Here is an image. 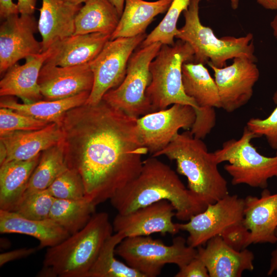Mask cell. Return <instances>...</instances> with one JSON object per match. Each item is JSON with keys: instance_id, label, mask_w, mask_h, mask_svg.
I'll use <instances>...</instances> for the list:
<instances>
[{"instance_id": "cell-1", "label": "cell", "mask_w": 277, "mask_h": 277, "mask_svg": "<svg viewBox=\"0 0 277 277\" xmlns=\"http://www.w3.org/2000/svg\"><path fill=\"white\" fill-rule=\"evenodd\" d=\"M137 118L102 100L69 110L59 124L67 166L81 176L85 197L95 206L110 200L141 171L148 151Z\"/></svg>"}, {"instance_id": "cell-2", "label": "cell", "mask_w": 277, "mask_h": 277, "mask_svg": "<svg viewBox=\"0 0 277 277\" xmlns=\"http://www.w3.org/2000/svg\"><path fill=\"white\" fill-rule=\"evenodd\" d=\"M162 200L170 202L176 217L184 222L206 208L193 197L173 170L152 156L143 161L137 177L110 200L122 214Z\"/></svg>"}, {"instance_id": "cell-3", "label": "cell", "mask_w": 277, "mask_h": 277, "mask_svg": "<svg viewBox=\"0 0 277 277\" xmlns=\"http://www.w3.org/2000/svg\"><path fill=\"white\" fill-rule=\"evenodd\" d=\"M175 161L179 173L186 177L188 189L206 207L229 194L227 182L220 173L214 153L190 131L178 133L163 150L151 155Z\"/></svg>"}, {"instance_id": "cell-4", "label": "cell", "mask_w": 277, "mask_h": 277, "mask_svg": "<svg viewBox=\"0 0 277 277\" xmlns=\"http://www.w3.org/2000/svg\"><path fill=\"white\" fill-rule=\"evenodd\" d=\"M113 231L107 213H95L83 229L48 248L38 276L87 277Z\"/></svg>"}, {"instance_id": "cell-5", "label": "cell", "mask_w": 277, "mask_h": 277, "mask_svg": "<svg viewBox=\"0 0 277 277\" xmlns=\"http://www.w3.org/2000/svg\"><path fill=\"white\" fill-rule=\"evenodd\" d=\"M201 1L190 0L188 8L183 12L184 25L179 29L175 36L191 46L194 51V62L208 63L222 68L226 66L228 60L239 56H247L256 62L253 35L249 33L240 37L227 36L218 38L211 28L201 22Z\"/></svg>"}, {"instance_id": "cell-6", "label": "cell", "mask_w": 277, "mask_h": 277, "mask_svg": "<svg viewBox=\"0 0 277 277\" xmlns=\"http://www.w3.org/2000/svg\"><path fill=\"white\" fill-rule=\"evenodd\" d=\"M193 60L194 51L188 43L178 39L173 45L162 44L150 63L151 81L146 92L153 112L180 104L192 107L196 117L200 114L198 106L185 93L182 82L183 64Z\"/></svg>"}, {"instance_id": "cell-7", "label": "cell", "mask_w": 277, "mask_h": 277, "mask_svg": "<svg viewBox=\"0 0 277 277\" xmlns=\"http://www.w3.org/2000/svg\"><path fill=\"white\" fill-rule=\"evenodd\" d=\"M256 137L246 126L239 139L224 142L221 149L213 152L218 164L228 162L224 168L231 176L233 185L245 184L264 189L269 179L277 177V154L273 157L260 154L251 143Z\"/></svg>"}, {"instance_id": "cell-8", "label": "cell", "mask_w": 277, "mask_h": 277, "mask_svg": "<svg viewBox=\"0 0 277 277\" xmlns=\"http://www.w3.org/2000/svg\"><path fill=\"white\" fill-rule=\"evenodd\" d=\"M197 249L188 246L182 236L175 238L170 245L150 235L124 238L116 246L115 253L130 267L144 277H156L168 264L183 267L197 255Z\"/></svg>"}, {"instance_id": "cell-9", "label": "cell", "mask_w": 277, "mask_h": 277, "mask_svg": "<svg viewBox=\"0 0 277 277\" xmlns=\"http://www.w3.org/2000/svg\"><path fill=\"white\" fill-rule=\"evenodd\" d=\"M162 45L160 42L154 43L140 47L133 53L128 63L124 80L118 87L108 91L102 100L136 118L153 112L146 92L151 81L150 63Z\"/></svg>"}, {"instance_id": "cell-10", "label": "cell", "mask_w": 277, "mask_h": 277, "mask_svg": "<svg viewBox=\"0 0 277 277\" xmlns=\"http://www.w3.org/2000/svg\"><path fill=\"white\" fill-rule=\"evenodd\" d=\"M146 36L145 33L133 37H118L106 43L99 54L89 63L94 82L85 104L98 103L108 91L122 83L131 55Z\"/></svg>"}, {"instance_id": "cell-11", "label": "cell", "mask_w": 277, "mask_h": 277, "mask_svg": "<svg viewBox=\"0 0 277 277\" xmlns=\"http://www.w3.org/2000/svg\"><path fill=\"white\" fill-rule=\"evenodd\" d=\"M244 208V199L229 193L208 205L186 222L177 225L179 230L188 233L187 245L197 248L211 238L221 235L229 227L242 223Z\"/></svg>"}, {"instance_id": "cell-12", "label": "cell", "mask_w": 277, "mask_h": 277, "mask_svg": "<svg viewBox=\"0 0 277 277\" xmlns=\"http://www.w3.org/2000/svg\"><path fill=\"white\" fill-rule=\"evenodd\" d=\"M202 63H185L182 67V82L185 93L196 103L200 114L189 130L193 136L203 140L214 127V108H221L218 88L214 79Z\"/></svg>"}, {"instance_id": "cell-13", "label": "cell", "mask_w": 277, "mask_h": 277, "mask_svg": "<svg viewBox=\"0 0 277 277\" xmlns=\"http://www.w3.org/2000/svg\"><path fill=\"white\" fill-rule=\"evenodd\" d=\"M195 117L192 107L180 104L142 116L136 121L141 142L152 155L168 146L180 129L190 130Z\"/></svg>"}, {"instance_id": "cell-14", "label": "cell", "mask_w": 277, "mask_h": 277, "mask_svg": "<svg viewBox=\"0 0 277 277\" xmlns=\"http://www.w3.org/2000/svg\"><path fill=\"white\" fill-rule=\"evenodd\" d=\"M233 60L230 65L222 68L208 63L214 72L221 108L227 112H233L249 102L260 77L256 61L247 56Z\"/></svg>"}, {"instance_id": "cell-15", "label": "cell", "mask_w": 277, "mask_h": 277, "mask_svg": "<svg viewBox=\"0 0 277 277\" xmlns=\"http://www.w3.org/2000/svg\"><path fill=\"white\" fill-rule=\"evenodd\" d=\"M38 30L33 15L14 14L3 21L0 26V73H3L22 58L42 51L41 42L34 33Z\"/></svg>"}, {"instance_id": "cell-16", "label": "cell", "mask_w": 277, "mask_h": 277, "mask_svg": "<svg viewBox=\"0 0 277 277\" xmlns=\"http://www.w3.org/2000/svg\"><path fill=\"white\" fill-rule=\"evenodd\" d=\"M175 209L170 202L162 200L126 214H117L112 222L113 231L125 238L148 236L155 233L174 235L180 231L172 219Z\"/></svg>"}, {"instance_id": "cell-17", "label": "cell", "mask_w": 277, "mask_h": 277, "mask_svg": "<svg viewBox=\"0 0 277 277\" xmlns=\"http://www.w3.org/2000/svg\"><path fill=\"white\" fill-rule=\"evenodd\" d=\"M94 77L89 63L62 67L45 63L38 84L45 100L70 97L92 89Z\"/></svg>"}, {"instance_id": "cell-18", "label": "cell", "mask_w": 277, "mask_h": 277, "mask_svg": "<svg viewBox=\"0 0 277 277\" xmlns=\"http://www.w3.org/2000/svg\"><path fill=\"white\" fill-rule=\"evenodd\" d=\"M205 245L197 248L196 257L206 266L209 277H241L244 271L254 269V255L247 248L236 250L221 235L211 238Z\"/></svg>"}, {"instance_id": "cell-19", "label": "cell", "mask_w": 277, "mask_h": 277, "mask_svg": "<svg viewBox=\"0 0 277 277\" xmlns=\"http://www.w3.org/2000/svg\"><path fill=\"white\" fill-rule=\"evenodd\" d=\"M242 224L249 231L248 246L256 244H275L277 229V193L267 188L261 196L244 199Z\"/></svg>"}, {"instance_id": "cell-20", "label": "cell", "mask_w": 277, "mask_h": 277, "mask_svg": "<svg viewBox=\"0 0 277 277\" xmlns=\"http://www.w3.org/2000/svg\"><path fill=\"white\" fill-rule=\"evenodd\" d=\"M55 45L37 55L27 57L23 65L14 64L6 72L0 81V95L17 96L24 103L44 100L38 84L41 69L53 53Z\"/></svg>"}, {"instance_id": "cell-21", "label": "cell", "mask_w": 277, "mask_h": 277, "mask_svg": "<svg viewBox=\"0 0 277 277\" xmlns=\"http://www.w3.org/2000/svg\"><path fill=\"white\" fill-rule=\"evenodd\" d=\"M62 138L61 126L56 123L41 129L16 131L1 135L0 142L7 152L4 163L30 160L60 143Z\"/></svg>"}, {"instance_id": "cell-22", "label": "cell", "mask_w": 277, "mask_h": 277, "mask_svg": "<svg viewBox=\"0 0 277 277\" xmlns=\"http://www.w3.org/2000/svg\"><path fill=\"white\" fill-rule=\"evenodd\" d=\"M38 31L42 37V51L74 34L75 16L81 5L65 0H42Z\"/></svg>"}, {"instance_id": "cell-23", "label": "cell", "mask_w": 277, "mask_h": 277, "mask_svg": "<svg viewBox=\"0 0 277 277\" xmlns=\"http://www.w3.org/2000/svg\"><path fill=\"white\" fill-rule=\"evenodd\" d=\"M110 37L102 33L72 34L54 44V52L45 63L62 67L89 63Z\"/></svg>"}, {"instance_id": "cell-24", "label": "cell", "mask_w": 277, "mask_h": 277, "mask_svg": "<svg viewBox=\"0 0 277 277\" xmlns=\"http://www.w3.org/2000/svg\"><path fill=\"white\" fill-rule=\"evenodd\" d=\"M0 232L31 236L39 241L38 249L55 246L70 235L64 228L49 218L32 220L14 211L3 210H0Z\"/></svg>"}, {"instance_id": "cell-25", "label": "cell", "mask_w": 277, "mask_h": 277, "mask_svg": "<svg viewBox=\"0 0 277 277\" xmlns=\"http://www.w3.org/2000/svg\"><path fill=\"white\" fill-rule=\"evenodd\" d=\"M42 153L29 160L11 161L1 165L0 210H14L24 196Z\"/></svg>"}, {"instance_id": "cell-26", "label": "cell", "mask_w": 277, "mask_h": 277, "mask_svg": "<svg viewBox=\"0 0 277 277\" xmlns=\"http://www.w3.org/2000/svg\"><path fill=\"white\" fill-rule=\"evenodd\" d=\"M173 0H125L123 13L110 39L130 37L145 33L157 15L166 12Z\"/></svg>"}, {"instance_id": "cell-27", "label": "cell", "mask_w": 277, "mask_h": 277, "mask_svg": "<svg viewBox=\"0 0 277 277\" xmlns=\"http://www.w3.org/2000/svg\"><path fill=\"white\" fill-rule=\"evenodd\" d=\"M90 92L57 100H41L30 103H19L11 96H2L0 107L11 109L37 120L60 124L69 110L86 103Z\"/></svg>"}, {"instance_id": "cell-28", "label": "cell", "mask_w": 277, "mask_h": 277, "mask_svg": "<svg viewBox=\"0 0 277 277\" xmlns=\"http://www.w3.org/2000/svg\"><path fill=\"white\" fill-rule=\"evenodd\" d=\"M120 18L109 0H87L75 16L73 34L102 33L111 35Z\"/></svg>"}, {"instance_id": "cell-29", "label": "cell", "mask_w": 277, "mask_h": 277, "mask_svg": "<svg viewBox=\"0 0 277 277\" xmlns=\"http://www.w3.org/2000/svg\"><path fill=\"white\" fill-rule=\"evenodd\" d=\"M96 206L86 197L74 200L55 199L49 218L72 234L87 224L95 213Z\"/></svg>"}, {"instance_id": "cell-30", "label": "cell", "mask_w": 277, "mask_h": 277, "mask_svg": "<svg viewBox=\"0 0 277 277\" xmlns=\"http://www.w3.org/2000/svg\"><path fill=\"white\" fill-rule=\"evenodd\" d=\"M67 168L61 141L42 152L24 195L47 189Z\"/></svg>"}, {"instance_id": "cell-31", "label": "cell", "mask_w": 277, "mask_h": 277, "mask_svg": "<svg viewBox=\"0 0 277 277\" xmlns=\"http://www.w3.org/2000/svg\"><path fill=\"white\" fill-rule=\"evenodd\" d=\"M124 238L123 234L115 232L107 239L87 277H144L141 273L115 258V248Z\"/></svg>"}, {"instance_id": "cell-32", "label": "cell", "mask_w": 277, "mask_h": 277, "mask_svg": "<svg viewBox=\"0 0 277 277\" xmlns=\"http://www.w3.org/2000/svg\"><path fill=\"white\" fill-rule=\"evenodd\" d=\"M190 0H173L167 13L160 24L147 35L141 44V47L156 42L163 45H173L174 39L178 34L177 23L179 17L186 10Z\"/></svg>"}, {"instance_id": "cell-33", "label": "cell", "mask_w": 277, "mask_h": 277, "mask_svg": "<svg viewBox=\"0 0 277 277\" xmlns=\"http://www.w3.org/2000/svg\"><path fill=\"white\" fill-rule=\"evenodd\" d=\"M55 199L47 189L34 192L24 195L13 211L29 219H46Z\"/></svg>"}, {"instance_id": "cell-34", "label": "cell", "mask_w": 277, "mask_h": 277, "mask_svg": "<svg viewBox=\"0 0 277 277\" xmlns=\"http://www.w3.org/2000/svg\"><path fill=\"white\" fill-rule=\"evenodd\" d=\"M47 189L55 199L74 200L85 197V188L81 176L68 168L56 178Z\"/></svg>"}, {"instance_id": "cell-35", "label": "cell", "mask_w": 277, "mask_h": 277, "mask_svg": "<svg viewBox=\"0 0 277 277\" xmlns=\"http://www.w3.org/2000/svg\"><path fill=\"white\" fill-rule=\"evenodd\" d=\"M51 123L17 112L11 109L0 108V136L16 131L41 129Z\"/></svg>"}, {"instance_id": "cell-36", "label": "cell", "mask_w": 277, "mask_h": 277, "mask_svg": "<svg viewBox=\"0 0 277 277\" xmlns=\"http://www.w3.org/2000/svg\"><path fill=\"white\" fill-rule=\"evenodd\" d=\"M273 100L277 105V90ZM246 126L258 137L264 136L270 147L277 149V106L268 117L265 119L251 118Z\"/></svg>"}, {"instance_id": "cell-37", "label": "cell", "mask_w": 277, "mask_h": 277, "mask_svg": "<svg viewBox=\"0 0 277 277\" xmlns=\"http://www.w3.org/2000/svg\"><path fill=\"white\" fill-rule=\"evenodd\" d=\"M221 236L228 245L236 250L241 251L248 247L249 231L242 223L229 227Z\"/></svg>"}, {"instance_id": "cell-38", "label": "cell", "mask_w": 277, "mask_h": 277, "mask_svg": "<svg viewBox=\"0 0 277 277\" xmlns=\"http://www.w3.org/2000/svg\"><path fill=\"white\" fill-rule=\"evenodd\" d=\"M175 277H209L204 263L196 256L186 265L179 268Z\"/></svg>"}, {"instance_id": "cell-39", "label": "cell", "mask_w": 277, "mask_h": 277, "mask_svg": "<svg viewBox=\"0 0 277 277\" xmlns=\"http://www.w3.org/2000/svg\"><path fill=\"white\" fill-rule=\"evenodd\" d=\"M36 250V248H24L2 253L0 254V266L2 267L9 262L29 256L34 253Z\"/></svg>"}, {"instance_id": "cell-40", "label": "cell", "mask_w": 277, "mask_h": 277, "mask_svg": "<svg viewBox=\"0 0 277 277\" xmlns=\"http://www.w3.org/2000/svg\"><path fill=\"white\" fill-rule=\"evenodd\" d=\"M19 14L17 4L12 0H0V18L3 21L7 17Z\"/></svg>"}, {"instance_id": "cell-41", "label": "cell", "mask_w": 277, "mask_h": 277, "mask_svg": "<svg viewBox=\"0 0 277 277\" xmlns=\"http://www.w3.org/2000/svg\"><path fill=\"white\" fill-rule=\"evenodd\" d=\"M36 0H17V6L20 14L33 15Z\"/></svg>"}, {"instance_id": "cell-42", "label": "cell", "mask_w": 277, "mask_h": 277, "mask_svg": "<svg viewBox=\"0 0 277 277\" xmlns=\"http://www.w3.org/2000/svg\"><path fill=\"white\" fill-rule=\"evenodd\" d=\"M275 234L276 236V247L271 253L269 269L267 273V275H271L277 270V229Z\"/></svg>"}, {"instance_id": "cell-43", "label": "cell", "mask_w": 277, "mask_h": 277, "mask_svg": "<svg viewBox=\"0 0 277 277\" xmlns=\"http://www.w3.org/2000/svg\"><path fill=\"white\" fill-rule=\"evenodd\" d=\"M256 2L266 9L277 11V0H256Z\"/></svg>"}, {"instance_id": "cell-44", "label": "cell", "mask_w": 277, "mask_h": 277, "mask_svg": "<svg viewBox=\"0 0 277 277\" xmlns=\"http://www.w3.org/2000/svg\"><path fill=\"white\" fill-rule=\"evenodd\" d=\"M109 1L115 7L121 17L124 10L125 0H109Z\"/></svg>"}, {"instance_id": "cell-45", "label": "cell", "mask_w": 277, "mask_h": 277, "mask_svg": "<svg viewBox=\"0 0 277 277\" xmlns=\"http://www.w3.org/2000/svg\"><path fill=\"white\" fill-rule=\"evenodd\" d=\"M270 27L272 30L273 36L277 41V13L270 22Z\"/></svg>"}, {"instance_id": "cell-46", "label": "cell", "mask_w": 277, "mask_h": 277, "mask_svg": "<svg viewBox=\"0 0 277 277\" xmlns=\"http://www.w3.org/2000/svg\"><path fill=\"white\" fill-rule=\"evenodd\" d=\"M65 1L74 5H81L82 3H85L87 0H65Z\"/></svg>"}, {"instance_id": "cell-47", "label": "cell", "mask_w": 277, "mask_h": 277, "mask_svg": "<svg viewBox=\"0 0 277 277\" xmlns=\"http://www.w3.org/2000/svg\"><path fill=\"white\" fill-rule=\"evenodd\" d=\"M232 9L236 10L239 5V0H230Z\"/></svg>"}]
</instances>
